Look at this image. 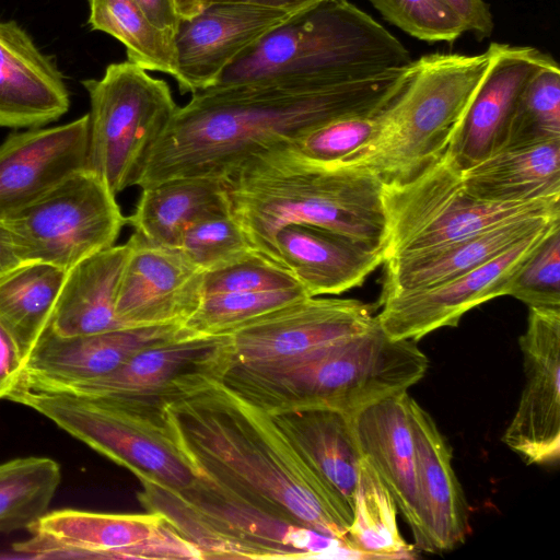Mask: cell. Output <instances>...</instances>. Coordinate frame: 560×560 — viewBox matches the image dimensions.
Returning <instances> with one entry per match:
<instances>
[{
    "label": "cell",
    "instance_id": "obj_1",
    "mask_svg": "<svg viewBox=\"0 0 560 560\" xmlns=\"http://www.w3.org/2000/svg\"><path fill=\"white\" fill-rule=\"evenodd\" d=\"M411 61L325 85L258 83L191 94L152 147L136 186L184 177L224 180L249 156L335 119L373 116L406 83Z\"/></svg>",
    "mask_w": 560,
    "mask_h": 560
},
{
    "label": "cell",
    "instance_id": "obj_2",
    "mask_svg": "<svg viewBox=\"0 0 560 560\" xmlns=\"http://www.w3.org/2000/svg\"><path fill=\"white\" fill-rule=\"evenodd\" d=\"M164 413L198 477L275 517L347 542L351 516L270 413L220 381L167 404Z\"/></svg>",
    "mask_w": 560,
    "mask_h": 560
},
{
    "label": "cell",
    "instance_id": "obj_3",
    "mask_svg": "<svg viewBox=\"0 0 560 560\" xmlns=\"http://www.w3.org/2000/svg\"><path fill=\"white\" fill-rule=\"evenodd\" d=\"M223 184L229 212L253 248L277 262L273 237L289 223L384 249V183L366 170L314 162L282 142L249 156Z\"/></svg>",
    "mask_w": 560,
    "mask_h": 560
},
{
    "label": "cell",
    "instance_id": "obj_4",
    "mask_svg": "<svg viewBox=\"0 0 560 560\" xmlns=\"http://www.w3.org/2000/svg\"><path fill=\"white\" fill-rule=\"evenodd\" d=\"M428 368L429 359L416 341L390 338L376 319L363 332L295 357L233 362L220 382L269 413L327 407L352 415L408 392Z\"/></svg>",
    "mask_w": 560,
    "mask_h": 560
},
{
    "label": "cell",
    "instance_id": "obj_5",
    "mask_svg": "<svg viewBox=\"0 0 560 560\" xmlns=\"http://www.w3.org/2000/svg\"><path fill=\"white\" fill-rule=\"evenodd\" d=\"M411 60L408 49L371 15L348 0H325L265 33L212 86L325 85L401 68Z\"/></svg>",
    "mask_w": 560,
    "mask_h": 560
},
{
    "label": "cell",
    "instance_id": "obj_6",
    "mask_svg": "<svg viewBox=\"0 0 560 560\" xmlns=\"http://www.w3.org/2000/svg\"><path fill=\"white\" fill-rule=\"evenodd\" d=\"M493 52L492 42L477 55L434 52L412 60L402 89L377 114L372 139L332 164L366 170L383 183L423 172L452 147Z\"/></svg>",
    "mask_w": 560,
    "mask_h": 560
},
{
    "label": "cell",
    "instance_id": "obj_7",
    "mask_svg": "<svg viewBox=\"0 0 560 560\" xmlns=\"http://www.w3.org/2000/svg\"><path fill=\"white\" fill-rule=\"evenodd\" d=\"M138 479L147 512L163 516L201 559H363L346 541L275 517L201 477L185 489Z\"/></svg>",
    "mask_w": 560,
    "mask_h": 560
},
{
    "label": "cell",
    "instance_id": "obj_8",
    "mask_svg": "<svg viewBox=\"0 0 560 560\" xmlns=\"http://www.w3.org/2000/svg\"><path fill=\"white\" fill-rule=\"evenodd\" d=\"M383 205L384 260L466 238L515 220L560 217V198L498 202L470 195L464 187L462 168L448 151L409 180L384 183Z\"/></svg>",
    "mask_w": 560,
    "mask_h": 560
},
{
    "label": "cell",
    "instance_id": "obj_9",
    "mask_svg": "<svg viewBox=\"0 0 560 560\" xmlns=\"http://www.w3.org/2000/svg\"><path fill=\"white\" fill-rule=\"evenodd\" d=\"M90 98L85 170L116 196L136 186L143 164L178 109L166 81L126 60L83 80Z\"/></svg>",
    "mask_w": 560,
    "mask_h": 560
},
{
    "label": "cell",
    "instance_id": "obj_10",
    "mask_svg": "<svg viewBox=\"0 0 560 560\" xmlns=\"http://www.w3.org/2000/svg\"><path fill=\"white\" fill-rule=\"evenodd\" d=\"M45 416L91 448L144 477L174 489L190 487L195 469L155 419L101 400L15 384L5 397Z\"/></svg>",
    "mask_w": 560,
    "mask_h": 560
},
{
    "label": "cell",
    "instance_id": "obj_11",
    "mask_svg": "<svg viewBox=\"0 0 560 560\" xmlns=\"http://www.w3.org/2000/svg\"><path fill=\"white\" fill-rule=\"evenodd\" d=\"M232 362L230 335L190 337L183 331L100 377L56 386L19 385L96 399L164 419L167 404L220 381Z\"/></svg>",
    "mask_w": 560,
    "mask_h": 560
},
{
    "label": "cell",
    "instance_id": "obj_12",
    "mask_svg": "<svg viewBox=\"0 0 560 560\" xmlns=\"http://www.w3.org/2000/svg\"><path fill=\"white\" fill-rule=\"evenodd\" d=\"M4 222L24 264L67 271L115 245L127 218L104 182L82 170Z\"/></svg>",
    "mask_w": 560,
    "mask_h": 560
},
{
    "label": "cell",
    "instance_id": "obj_13",
    "mask_svg": "<svg viewBox=\"0 0 560 560\" xmlns=\"http://www.w3.org/2000/svg\"><path fill=\"white\" fill-rule=\"evenodd\" d=\"M32 537L13 546L32 558L201 559L158 513L109 514L72 509L47 512Z\"/></svg>",
    "mask_w": 560,
    "mask_h": 560
},
{
    "label": "cell",
    "instance_id": "obj_14",
    "mask_svg": "<svg viewBox=\"0 0 560 560\" xmlns=\"http://www.w3.org/2000/svg\"><path fill=\"white\" fill-rule=\"evenodd\" d=\"M560 221L523 240L494 259L442 283L380 298L375 315L393 339L418 341L428 334L455 327L471 308L501 295L521 267Z\"/></svg>",
    "mask_w": 560,
    "mask_h": 560
},
{
    "label": "cell",
    "instance_id": "obj_15",
    "mask_svg": "<svg viewBox=\"0 0 560 560\" xmlns=\"http://www.w3.org/2000/svg\"><path fill=\"white\" fill-rule=\"evenodd\" d=\"M524 387L502 441L525 464L560 456V307H528L518 339Z\"/></svg>",
    "mask_w": 560,
    "mask_h": 560
},
{
    "label": "cell",
    "instance_id": "obj_16",
    "mask_svg": "<svg viewBox=\"0 0 560 560\" xmlns=\"http://www.w3.org/2000/svg\"><path fill=\"white\" fill-rule=\"evenodd\" d=\"M376 322L371 305L355 299L308 296L234 330L233 362L295 357L363 332Z\"/></svg>",
    "mask_w": 560,
    "mask_h": 560
},
{
    "label": "cell",
    "instance_id": "obj_17",
    "mask_svg": "<svg viewBox=\"0 0 560 560\" xmlns=\"http://www.w3.org/2000/svg\"><path fill=\"white\" fill-rule=\"evenodd\" d=\"M119 281L116 316L125 328L183 325L203 298L205 271L179 248L151 244L132 233Z\"/></svg>",
    "mask_w": 560,
    "mask_h": 560
},
{
    "label": "cell",
    "instance_id": "obj_18",
    "mask_svg": "<svg viewBox=\"0 0 560 560\" xmlns=\"http://www.w3.org/2000/svg\"><path fill=\"white\" fill-rule=\"evenodd\" d=\"M290 15L245 3L208 2L197 14L180 19L173 39L180 93L214 85L237 56Z\"/></svg>",
    "mask_w": 560,
    "mask_h": 560
},
{
    "label": "cell",
    "instance_id": "obj_19",
    "mask_svg": "<svg viewBox=\"0 0 560 560\" xmlns=\"http://www.w3.org/2000/svg\"><path fill=\"white\" fill-rule=\"evenodd\" d=\"M88 140L89 114L61 126L10 135L0 144V220L85 170Z\"/></svg>",
    "mask_w": 560,
    "mask_h": 560
},
{
    "label": "cell",
    "instance_id": "obj_20",
    "mask_svg": "<svg viewBox=\"0 0 560 560\" xmlns=\"http://www.w3.org/2000/svg\"><path fill=\"white\" fill-rule=\"evenodd\" d=\"M420 536L425 552L450 551L470 533L469 505L452 465V448L435 421L409 397Z\"/></svg>",
    "mask_w": 560,
    "mask_h": 560
},
{
    "label": "cell",
    "instance_id": "obj_21",
    "mask_svg": "<svg viewBox=\"0 0 560 560\" xmlns=\"http://www.w3.org/2000/svg\"><path fill=\"white\" fill-rule=\"evenodd\" d=\"M183 334L182 325L120 328L60 336L49 327L26 360L15 384L44 387L106 375L138 352Z\"/></svg>",
    "mask_w": 560,
    "mask_h": 560
},
{
    "label": "cell",
    "instance_id": "obj_22",
    "mask_svg": "<svg viewBox=\"0 0 560 560\" xmlns=\"http://www.w3.org/2000/svg\"><path fill=\"white\" fill-rule=\"evenodd\" d=\"M491 65L448 152L468 167L500 149L520 95L549 55L532 46L493 42Z\"/></svg>",
    "mask_w": 560,
    "mask_h": 560
},
{
    "label": "cell",
    "instance_id": "obj_23",
    "mask_svg": "<svg viewBox=\"0 0 560 560\" xmlns=\"http://www.w3.org/2000/svg\"><path fill=\"white\" fill-rule=\"evenodd\" d=\"M69 107V91L52 58L15 21H0V127H42Z\"/></svg>",
    "mask_w": 560,
    "mask_h": 560
},
{
    "label": "cell",
    "instance_id": "obj_24",
    "mask_svg": "<svg viewBox=\"0 0 560 560\" xmlns=\"http://www.w3.org/2000/svg\"><path fill=\"white\" fill-rule=\"evenodd\" d=\"M273 247L278 262L292 272L310 296L357 288L384 261L381 249L306 223L280 228Z\"/></svg>",
    "mask_w": 560,
    "mask_h": 560
},
{
    "label": "cell",
    "instance_id": "obj_25",
    "mask_svg": "<svg viewBox=\"0 0 560 560\" xmlns=\"http://www.w3.org/2000/svg\"><path fill=\"white\" fill-rule=\"evenodd\" d=\"M560 221L539 217L503 223L476 235L384 260L381 296L419 290L468 272Z\"/></svg>",
    "mask_w": 560,
    "mask_h": 560
},
{
    "label": "cell",
    "instance_id": "obj_26",
    "mask_svg": "<svg viewBox=\"0 0 560 560\" xmlns=\"http://www.w3.org/2000/svg\"><path fill=\"white\" fill-rule=\"evenodd\" d=\"M409 397L408 392L385 397L352 413L351 421L362 456L389 491L416 542L420 525Z\"/></svg>",
    "mask_w": 560,
    "mask_h": 560
},
{
    "label": "cell",
    "instance_id": "obj_27",
    "mask_svg": "<svg viewBox=\"0 0 560 560\" xmlns=\"http://www.w3.org/2000/svg\"><path fill=\"white\" fill-rule=\"evenodd\" d=\"M270 415L352 518L363 456L351 415L327 407H301Z\"/></svg>",
    "mask_w": 560,
    "mask_h": 560
},
{
    "label": "cell",
    "instance_id": "obj_28",
    "mask_svg": "<svg viewBox=\"0 0 560 560\" xmlns=\"http://www.w3.org/2000/svg\"><path fill=\"white\" fill-rule=\"evenodd\" d=\"M465 189L489 201L560 198V138L510 143L462 168Z\"/></svg>",
    "mask_w": 560,
    "mask_h": 560
},
{
    "label": "cell",
    "instance_id": "obj_29",
    "mask_svg": "<svg viewBox=\"0 0 560 560\" xmlns=\"http://www.w3.org/2000/svg\"><path fill=\"white\" fill-rule=\"evenodd\" d=\"M129 252V242L113 245L67 270L49 325L54 332L77 336L125 328L115 307Z\"/></svg>",
    "mask_w": 560,
    "mask_h": 560
},
{
    "label": "cell",
    "instance_id": "obj_30",
    "mask_svg": "<svg viewBox=\"0 0 560 560\" xmlns=\"http://www.w3.org/2000/svg\"><path fill=\"white\" fill-rule=\"evenodd\" d=\"M220 211H229L223 180L174 178L141 189L127 224L133 229V233L151 244L179 248L182 236L189 225Z\"/></svg>",
    "mask_w": 560,
    "mask_h": 560
},
{
    "label": "cell",
    "instance_id": "obj_31",
    "mask_svg": "<svg viewBox=\"0 0 560 560\" xmlns=\"http://www.w3.org/2000/svg\"><path fill=\"white\" fill-rule=\"evenodd\" d=\"M67 271L25 262L0 277V324L25 361L49 327Z\"/></svg>",
    "mask_w": 560,
    "mask_h": 560
},
{
    "label": "cell",
    "instance_id": "obj_32",
    "mask_svg": "<svg viewBox=\"0 0 560 560\" xmlns=\"http://www.w3.org/2000/svg\"><path fill=\"white\" fill-rule=\"evenodd\" d=\"M397 506L369 460L363 457L346 540L365 559H413V547L398 529Z\"/></svg>",
    "mask_w": 560,
    "mask_h": 560
},
{
    "label": "cell",
    "instance_id": "obj_33",
    "mask_svg": "<svg viewBox=\"0 0 560 560\" xmlns=\"http://www.w3.org/2000/svg\"><path fill=\"white\" fill-rule=\"evenodd\" d=\"M88 23L119 40L127 60L147 71L175 77L174 37L153 25L132 0H88Z\"/></svg>",
    "mask_w": 560,
    "mask_h": 560
},
{
    "label": "cell",
    "instance_id": "obj_34",
    "mask_svg": "<svg viewBox=\"0 0 560 560\" xmlns=\"http://www.w3.org/2000/svg\"><path fill=\"white\" fill-rule=\"evenodd\" d=\"M59 464L21 457L0 464V533L28 529L48 512L60 485Z\"/></svg>",
    "mask_w": 560,
    "mask_h": 560
},
{
    "label": "cell",
    "instance_id": "obj_35",
    "mask_svg": "<svg viewBox=\"0 0 560 560\" xmlns=\"http://www.w3.org/2000/svg\"><path fill=\"white\" fill-rule=\"evenodd\" d=\"M308 296L303 285L207 294L182 327L190 337L230 335L257 317Z\"/></svg>",
    "mask_w": 560,
    "mask_h": 560
},
{
    "label": "cell",
    "instance_id": "obj_36",
    "mask_svg": "<svg viewBox=\"0 0 560 560\" xmlns=\"http://www.w3.org/2000/svg\"><path fill=\"white\" fill-rule=\"evenodd\" d=\"M559 138L560 68L550 56L520 95L503 145Z\"/></svg>",
    "mask_w": 560,
    "mask_h": 560
},
{
    "label": "cell",
    "instance_id": "obj_37",
    "mask_svg": "<svg viewBox=\"0 0 560 560\" xmlns=\"http://www.w3.org/2000/svg\"><path fill=\"white\" fill-rule=\"evenodd\" d=\"M179 249L205 272L228 266L255 250L229 211L206 215L189 225Z\"/></svg>",
    "mask_w": 560,
    "mask_h": 560
},
{
    "label": "cell",
    "instance_id": "obj_38",
    "mask_svg": "<svg viewBox=\"0 0 560 560\" xmlns=\"http://www.w3.org/2000/svg\"><path fill=\"white\" fill-rule=\"evenodd\" d=\"M383 18L409 36L453 43L466 33L459 18L440 0H368Z\"/></svg>",
    "mask_w": 560,
    "mask_h": 560
},
{
    "label": "cell",
    "instance_id": "obj_39",
    "mask_svg": "<svg viewBox=\"0 0 560 560\" xmlns=\"http://www.w3.org/2000/svg\"><path fill=\"white\" fill-rule=\"evenodd\" d=\"M377 128V114L351 116L320 125L288 143L314 162L339 163L366 144Z\"/></svg>",
    "mask_w": 560,
    "mask_h": 560
},
{
    "label": "cell",
    "instance_id": "obj_40",
    "mask_svg": "<svg viewBox=\"0 0 560 560\" xmlns=\"http://www.w3.org/2000/svg\"><path fill=\"white\" fill-rule=\"evenodd\" d=\"M508 295L528 307H560V224L516 272Z\"/></svg>",
    "mask_w": 560,
    "mask_h": 560
},
{
    "label": "cell",
    "instance_id": "obj_41",
    "mask_svg": "<svg viewBox=\"0 0 560 560\" xmlns=\"http://www.w3.org/2000/svg\"><path fill=\"white\" fill-rule=\"evenodd\" d=\"M302 285L292 272L269 257L252 252L222 268L206 271L203 295L287 289Z\"/></svg>",
    "mask_w": 560,
    "mask_h": 560
},
{
    "label": "cell",
    "instance_id": "obj_42",
    "mask_svg": "<svg viewBox=\"0 0 560 560\" xmlns=\"http://www.w3.org/2000/svg\"><path fill=\"white\" fill-rule=\"evenodd\" d=\"M463 22L466 32L479 40L490 37L493 31V18L485 0H440Z\"/></svg>",
    "mask_w": 560,
    "mask_h": 560
},
{
    "label": "cell",
    "instance_id": "obj_43",
    "mask_svg": "<svg viewBox=\"0 0 560 560\" xmlns=\"http://www.w3.org/2000/svg\"><path fill=\"white\" fill-rule=\"evenodd\" d=\"M23 364L15 341L0 324V399L5 398L18 382Z\"/></svg>",
    "mask_w": 560,
    "mask_h": 560
},
{
    "label": "cell",
    "instance_id": "obj_44",
    "mask_svg": "<svg viewBox=\"0 0 560 560\" xmlns=\"http://www.w3.org/2000/svg\"><path fill=\"white\" fill-rule=\"evenodd\" d=\"M132 1L153 25L174 37L180 20L174 0Z\"/></svg>",
    "mask_w": 560,
    "mask_h": 560
},
{
    "label": "cell",
    "instance_id": "obj_45",
    "mask_svg": "<svg viewBox=\"0 0 560 560\" xmlns=\"http://www.w3.org/2000/svg\"><path fill=\"white\" fill-rule=\"evenodd\" d=\"M24 264L20 258L10 230L0 220V277Z\"/></svg>",
    "mask_w": 560,
    "mask_h": 560
},
{
    "label": "cell",
    "instance_id": "obj_46",
    "mask_svg": "<svg viewBox=\"0 0 560 560\" xmlns=\"http://www.w3.org/2000/svg\"><path fill=\"white\" fill-rule=\"evenodd\" d=\"M322 1L325 0H207V3L237 2L294 14Z\"/></svg>",
    "mask_w": 560,
    "mask_h": 560
},
{
    "label": "cell",
    "instance_id": "obj_47",
    "mask_svg": "<svg viewBox=\"0 0 560 560\" xmlns=\"http://www.w3.org/2000/svg\"><path fill=\"white\" fill-rule=\"evenodd\" d=\"M180 19L190 18L202 10L207 0H174Z\"/></svg>",
    "mask_w": 560,
    "mask_h": 560
}]
</instances>
